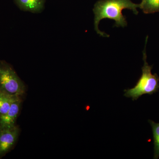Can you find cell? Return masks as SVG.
<instances>
[{"instance_id":"cell-8","label":"cell","mask_w":159,"mask_h":159,"mask_svg":"<svg viewBox=\"0 0 159 159\" xmlns=\"http://www.w3.org/2000/svg\"><path fill=\"white\" fill-rule=\"evenodd\" d=\"M140 9L146 14L159 12V0H142Z\"/></svg>"},{"instance_id":"cell-3","label":"cell","mask_w":159,"mask_h":159,"mask_svg":"<svg viewBox=\"0 0 159 159\" xmlns=\"http://www.w3.org/2000/svg\"><path fill=\"white\" fill-rule=\"evenodd\" d=\"M26 87L12 66L0 60V91L12 96L23 97Z\"/></svg>"},{"instance_id":"cell-5","label":"cell","mask_w":159,"mask_h":159,"mask_svg":"<svg viewBox=\"0 0 159 159\" xmlns=\"http://www.w3.org/2000/svg\"><path fill=\"white\" fill-rule=\"evenodd\" d=\"M23 97L18 96L12 102L8 112L0 117V128L10 127L16 125V122L21 109Z\"/></svg>"},{"instance_id":"cell-1","label":"cell","mask_w":159,"mask_h":159,"mask_svg":"<svg viewBox=\"0 0 159 159\" xmlns=\"http://www.w3.org/2000/svg\"><path fill=\"white\" fill-rule=\"evenodd\" d=\"M138 8H140V4H135L131 0H99L95 4L93 9L95 31L100 36L108 37V35L99 29L101 20L104 19L114 20L116 27H124L127 25V21L122 14L123 10L129 9L137 15L139 13Z\"/></svg>"},{"instance_id":"cell-9","label":"cell","mask_w":159,"mask_h":159,"mask_svg":"<svg viewBox=\"0 0 159 159\" xmlns=\"http://www.w3.org/2000/svg\"><path fill=\"white\" fill-rule=\"evenodd\" d=\"M152 128L154 140V157L155 159L159 158V123H156L152 120H148Z\"/></svg>"},{"instance_id":"cell-4","label":"cell","mask_w":159,"mask_h":159,"mask_svg":"<svg viewBox=\"0 0 159 159\" xmlns=\"http://www.w3.org/2000/svg\"><path fill=\"white\" fill-rule=\"evenodd\" d=\"M20 132V129L17 125L12 127L0 128V159L14 148Z\"/></svg>"},{"instance_id":"cell-6","label":"cell","mask_w":159,"mask_h":159,"mask_svg":"<svg viewBox=\"0 0 159 159\" xmlns=\"http://www.w3.org/2000/svg\"><path fill=\"white\" fill-rule=\"evenodd\" d=\"M17 6L23 11L38 13L44 7L45 0H14Z\"/></svg>"},{"instance_id":"cell-7","label":"cell","mask_w":159,"mask_h":159,"mask_svg":"<svg viewBox=\"0 0 159 159\" xmlns=\"http://www.w3.org/2000/svg\"><path fill=\"white\" fill-rule=\"evenodd\" d=\"M18 96H12L0 91V117L6 115Z\"/></svg>"},{"instance_id":"cell-2","label":"cell","mask_w":159,"mask_h":159,"mask_svg":"<svg viewBox=\"0 0 159 159\" xmlns=\"http://www.w3.org/2000/svg\"><path fill=\"white\" fill-rule=\"evenodd\" d=\"M148 36L145 40V49L143 51L144 65L142 67V75L136 84L134 88L125 90L124 96L127 98H131L133 100H137L139 97L145 94L152 95L158 91L159 77L157 74H152V66L148 64L147 61L146 45Z\"/></svg>"}]
</instances>
